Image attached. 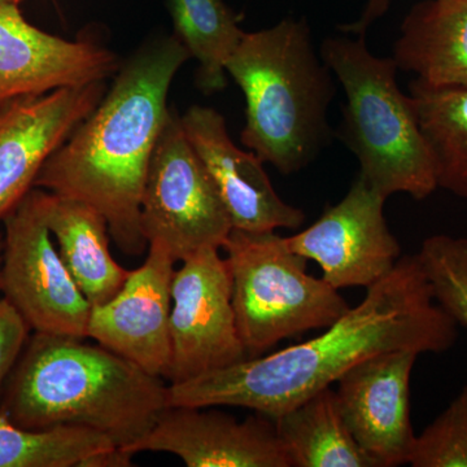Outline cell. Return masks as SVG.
<instances>
[{
    "instance_id": "6da1fadb",
    "label": "cell",
    "mask_w": 467,
    "mask_h": 467,
    "mask_svg": "<svg viewBox=\"0 0 467 467\" xmlns=\"http://www.w3.org/2000/svg\"><path fill=\"white\" fill-rule=\"evenodd\" d=\"M459 325L436 303L418 254H405L364 300L306 342L168 386L169 407H238L272 420L389 350L442 353Z\"/></svg>"
},
{
    "instance_id": "7a4b0ae2",
    "label": "cell",
    "mask_w": 467,
    "mask_h": 467,
    "mask_svg": "<svg viewBox=\"0 0 467 467\" xmlns=\"http://www.w3.org/2000/svg\"><path fill=\"white\" fill-rule=\"evenodd\" d=\"M190 57L177 36L138 52L34 182L97 209L128 256H140L149 247L140 226L144 183L168 119L169 88Z\"/></svg>"
},
{
    "instance_id": "3957f363",
    "label": "cell",
    "mask_w": 467,
    "mask_h": 467,
    "mask_svg": "<svg viewBox=\"0 0 467 467\" xmlns=\"http://www.w3.org/2000/svg\"><path fill=\"white\" fill-rule=\"evenodd\" d=\"M168 404V386L100 344L33 333L9 376L0 413L24 429L78 426L128 450Z\"/></svg>"
},
{
    "instance_id": "277c9868",
    "label": "cell",
    "mask_w": 467,
    "mask_h": 467,
    "mask_svg": "<svg viewBox=\"0 0 467 467\" xmlns=\"http://www.w3.org/2000/svg\"><path fill=\"white\" fill-rule=\"evenodd\" d=\"M226 72L245 98L242 143L282 174L308 167L330 140L337 88L306 21L245 33Z\"/></svg>"
},
{
    "instance_id": "5b68a950",
    "label": "cell",
    "mask_w": 467,
    "mask_h": 467,
    "mask_svg": "<svg viewBox=\"0 0 467 467\" xmlns=\"http://www.w3.org/2000/svg\"><path fill=\"white\" fill-rule=\"evenodd\" d=\"M365 36H328L319 48L346 92L337 134L374 190L387 199L401 192L425 201L439 189L434 156L410 95L399 88L398 66L371 54Z\"/></svg>"
},
{
    "instance_id": "8992f818",
    "label": "cell",
    "mask_w": 467,
    "mask_h": 467,
    "mask_svg": "<svg viewBox=\"0 0 467 467\" xmlns=\"http://www.w3.org/2000/svg\"><path fill=\"white\" fill-rule=\"evenodd\" d=\"M223 248L232 273L236 327L248 358L288 337L325 330L352 308L339 290L309 275V260L275 232L233 229Z\"/></svg>"
},
{
    "instance_id": "52a82bcc",
    "label": "cell",
    "mask_w": 467,
    "mask_h": 467,
    "mask_svg": "<svg viewBox=\"0 0 467 467\" xmlns=\"http://www.w3.org/2000/svg\"><path fill=\"white\" fill-rule=\"evenodd\" d=\"M147 243H159L175 261L204 248H223L233 225L216 184L169 110L150 158L140 202Z\"/></svg>"
},
{
    "instance_id": "ba28073f",
    "label": "cell",
    "mask_w": 467,
    "mask_h": 467,
    "mask_svg": "<svg viewBox=\"0 0 467 467\" xmlns=\"http://www.w3.org/2000/svg\"><path fill=\"white\" fill-rule=\"evenodd\" d=\"M3 221V297L34 333L86 339L92 306L58 254L36 187Z\"/></svg>"
},
{
    "instance_id": "9c48e42d",
    "label": "cell",
    "mask_w": 467,
    "mask_h": 467,
    "mask_svg": "<svg viewBox=\"0 0 467 467\" xmlns=\"http://www.w3.org/2000/svg\"><path fill=\"white\" fill-rule=\"evenodd\" d=\"M171 364L167 379L182 383L248 358L236 327L233 279L217 248L182 261L171 282Z\"/></svg>"
},
{
    "instance_id": "30bf717a",
    "label": "cell",
    "mask_w": 467,
    "mask_h": 467,
    "mask_svg": "<svg viewBox=\"0 0 467 467\" xmlns=\"http://www.w3.org/2000/svg\"><path fill=\"white\" fill-rule=\"evenodd\" d=\"M387 198L361 177L342 201L303 232L287 236L291 250L316 261L322 278L337 290L370 287L389 275L401 257L387 225Z\"/></svg>"
},
{
    "instance_id": "8fae6325",
    "label": "cell",
    "mask_w": 467,
    "mask_h": 467,
    "mask_svg": "<svg viewBox=\"0 0 467 467\" xmlns=\"http://www.w3.org/2000/svg\"><path fill=\"white\" fill-rule=\"evenodd\" d=\"M177 263L167 248L150 243L142 266L129 273L112 299L92 306L88 337L152 376L171 364V282Z\"/></svg>"
},
{
    "instance_id": "7c38bea8",
    "label": "cell",
    "mask_w": 467,
    "mask_h": 467,
    "mask_svg": "<svg viewBox=\"0 0 467 467\" xmlns=\"http://www.w3.org/2000/svg\"><path fill=\"white\" fill-rule=\"evenodd\" d=\"M101 82L20 98L0 109V218L34 189L52 153L97 109Z\"/></svg>"
},
{
    "instance_id": "4fadbf2b",
    "label": "cell",
    "mask_w": 467,
    "mask_h": 467,
    "mask_svg": "<svg viewBox=\"0 0 467 467\" xmlns=\"http://www.w3.org/2000/svg\"><path fill=\"white\" fill-rule=\"evenodd\" d=\"M418 353L389 350L362 359L337 379V405L350 434L380 467L405 465L416 435L410 377Z\"/></svg>"
},
{
    "instance_id": "5bb4252c",
    "label": "cell",
    "mask_w": 467,
    "mask_h": 467,
    "mask_svg": "<svg viewBox=\"0 0 467 467\" xmlns=\"http://www.w3.org/2000/svg\"><path fill=\"white\" fill-rule=\"evenodd\" d=\"M124 451H167L189 467H290L275 420L256 413L238 420L216 407H168Z\"/></svg>"
},
{
    "instance_id": "9a60e30c",
    "label": "cell",
    "mask_w": 467,
    "mask_h": 467,
    "mask_svg": "<svg viewBox=\"0 0 467 467\" xmlns=\"http://www.w3.org/2000/svg\"><path fill=\"white\" fill-rule=\"evenodd\" d=\"M181 121L187 140L216 184L233 229L269 233L303 226V209L279 198L264 162L256 153L235 146L220 112L193 106Z\"/></svg>"
},
{
    "instance_id": "2e32d148",
    "label": "cell",
    "mask_w": 467,
    "mask_h": 467,
    "mask_svg": "<svg viewBox=\"0 0 467 467\" xmlns=\"http://www.w3.org/2000/svg\"><path fill=\"white\" fill-rule=\"evenodd\" d=\"M116 66L106 48L43 32L16 3L0 5V109L20 98L104 81Z\"/></svg>"
},
{
    "instance_id": "e0dca14e",
    "label": "cell",
    "mask_w": 467,
    "mask_h": 467,
    "mask_svg": "<svg viewBox=\"0 0 467 467\" xmlns=\"http://www.w3.org/2000/svg\"><path fill=\"white\" fill-rule=\"evenodd\" d=\"M392 58L425 88H467V0L414 5L402 21Z\"/></svg>"
},
{
    "instance_id": "ac0fdd59",
    "label": "cell",
    "mask_w": 467,
    "mask_h": 467,
    "mask_svg": "<svg viewBox=\"0 0 467 467\" xmlns=\"http://www.w3.org/2000/svg\"><path fill=\"white\" fill-rule=\"evenodd\" d=\"M36 198L58 254L86 299L92 306L112 299L130 272L110 254L106 218L86 202L46 190L36 189Z\"/></svg>"
},
{
    "instance_id": "d6986e66",
    "label": "cell",
    "mask_w": 467,
    "mask_h": 467,
    "mask_svg": "<svg viewBox=\"0 0 467 467\" xmlns=\"http://www.w3.org/2000/svg\"><path fill=\"white\" fill-rule=\"evenodd\" d=\"M275 423L290 467H380L350 434L331 387L275 418Z\"/></svg>"
},
{
    "instance_id": "ffe728a7",
    "label": "cell",
    "mask_w": 467,
    "mask_h": 467,
    "mask_svg": "<svg viewBox=\"0 0 467 467\" xmlns=\"http://www.w3.org/2000/svg\"><path fill=\"white\" fill-rule=\"evenodd\" d=\"M418 122L434 156L439 189L467 201V88L409 85Z\"/></svg>"
},
{
    "instance_id": "44dd1931",
    "label": "cell",
    "mask_w": 467,
    "mask_h": 467,
    "mask_svg": "<svg viewBox=\"0 0 467 467\" xmlns=\"http://www.w3.org/2000/svg\"><path fill=\"white\" fill-rule=\"evenodd\" d=\"M175 36L201 64L199 88L211 94L226 86V66L244 32L223 0H168Z\"/></svg>"
},
{
    "instance_id": "7402d4cb",
    "label": "cell",
    "mask_w": 467,
    "mask_h": 467,
    "mask_svg": "<svg viewBox=\"0 0 467 467\" xmlns=\"http://www.w3.org/2000/svg\"><path fill=\"white\" fill-rule=\"evenodd\" d=\"M117 448L109 436L86 427L24 429L0 413V467H94Z\"/></svg>"
},
{
    "instance_id": "603a6c76",
    "label": "cell",
    "mask_w": 467,
    "mask_h": 467,
    "mask_svg": "<svg viewBox=\"0 0 467 467\" xmlns=\"http://www.w3.org/2000/svg\"><path fill=\"white\" fill-rule=\"evenodd\" d=\"M417 254L436 303L467 328V238L436 234L423 241Z\"/></svg>"
},
{
    "instance_id": "cb8c5ba5",
    "label": "cell",
    "mask_w": 467,
    "mask_h": 467,
    "mask_svg": "<svg viewBox=\"0 0 467 467\" xmlns=\"http://www.w3.org/2000/svg\"><path fill=\"white\" fill-rule=\"evenodd\" d=\"M409 465L467 467V386L422 434L416 436Z\"/></svg>"
},
{
    "instance_id": "d4e9b609",
    "label": "cell",
    "mask_w": 467,
    "mask_h": 467,
    "mask_svg": "<svg viewBox=\"0 0 467 467\" xmlns=\"http://www.w3.org/2000/svg\"><path fill=\"white\" fill-rule=\"evenodd\" d=\"M29 326L5 297L0 299V396L16 365L27 337Z\"/></svg>"
},
{
    "instance_id": "484cf974",
    "label": "cell",
    "mask_w": 467,
    "mask_h": 467,
    "mask_svg": "<svg viewBox=\"0 0 467 467\" xmlns=\"http://www.w3.org/2000/svg\"><path fill=\"white\" fill-rule=\"evenodd\" d=\"M392 0H368L367 7L362 12L361 17L356 23L340 26L339 29L344 33H353L356 36H367L368 27L377 20L383 17L389 11Z\"/></svg>"
},
{
    "instance_id": "4316f807",
    "label": "cell",
    "mask_w": 467,
    "mask_h": 467,
    "mask_svg": "<svg viewBox=\"0 0 467 467\" xmlns=\"http://www.w3.org/2000/svg\"><path fill=\"white\" fill-rule=\"evenodd\" d=\"M3 236L0 234V285H2V265H3Z\"/></svg>"
},
{
    "instance_id": "83f0119b",
    "label": "cell",
    "mask_w": 467,
    "mask_h": 467,
    "mask_svg": "<svg viewBox=\"0 0 467 467\" xmlns=\"http://www.w3.org/2000/svg\"><path fill=\"white\" fill-rule=\"evenodd\" d=\"M3 3H16V5H18L20 0H0V5H3Z\"/></svg>"
}]
</instances>
